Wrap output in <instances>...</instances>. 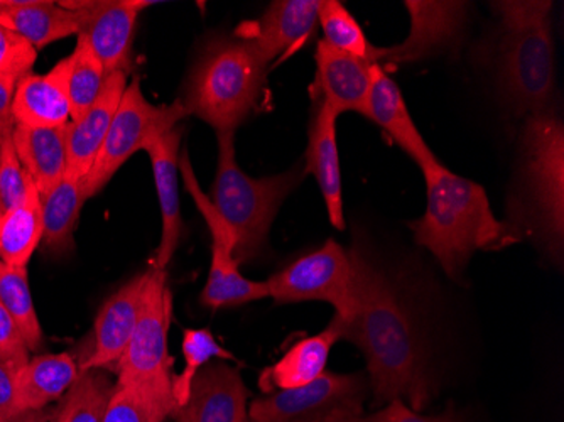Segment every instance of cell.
<instances>
[{
    "instance_id": "obj_9",
    "label": "cell",
    "mask_w": 564,
    "mask_h": 422,
    "mask_svg": "<svg viewBox=\"0 0 564 422\" xmlns=\"http://www.w3.org/2000/svg\"><path fill=\"white\" fill-rule=\"evenodd\" d=\"M369 380L362 374L325 372L306 386L253 399L250 422H325L338 411H364Z\"/></svg>"
},
{
    "instance_id": "obj_22",
    "label": "cell",
    "mask_w": 564,
    "mask_h": 422,
    "mask_svg": "<svg viewBox=\"0 0 564 422\" xmlns=\"http://www.w3.org/2000/svg\"><path fill=\"white\" fill-rule=\"evenodd\" d=\"M337 113L325 101L319 100L310 127L304 173H312L316 177L329 221L333 227L344 230V190L337 144Z\"/></svg>"
},
{
    "instance_id": "obj_26",
    "label": "cell",
    "mask_w": 564,
    "mask_h": 422,
    "mask_svg": "<svg viewBox=\"0 0 564 422\" xmlns=\"http://www.w3.org/2000/svg\"><path fill=\"white\" fill-rule=\"evenodd\" d=\"M68 126L14 127L15 152L40 196L47 195L65 177Z\"/></svg>"
},
{
    "instance_id": "obj_30",
    "label": "cell",
    "mask_w": 564,
    "mask_h": 422,
    "mask_svg": "<svg viewBox=\"0 0 564 422\" xmlns=\"http://www.w3.org/2000/svg\"><path fill=\"white\" fill-rule=\"evenodd\" d=\"M0 306L21 329L30 351L43 350V328L34 310L28 268H12L0 260Z\"/></svg>"
},
{
    "instance_id": "obj_38",
    "label": "cell",
    "mask_w": 564,
    "mask_h": 422,
    "mask_svg": "<svg viewBox=\"0 0 564 422\" xmlns=\"http://www.w3.org/2000/svg\"><path fill=\"white\" fill-rule=\"evenodd\" d=\"M373 415H376V422H462L453 405L442 414L423 415L421 412L413 411L401 399L388 402L382 411L373 412Z\"/></svg>"
},
{
    "instance_id": "obj_20",
    "label": "cell",
    "mask_w": 564,
    "mask_h": 422,
    "mask_svg": "<svg viewBox=\"0 0 564 422\" xmlns=\"http://www.w3.org/2000/svg\"><path fill=\"white\" fill-rule=\"evenodd\" d=\"M366 117L373 120L409 158H413L421 170L438 163L436 155L424 141L413 117L409 113L398 84L377 63L372 65Z\"/></svg>"
},
{
    "instance_id": "obj_21",
    "label": "cell",
    "mask_w": 564,
    "mask_h": 422,
    "mask_svg": "<svg viewBox=\"0 0 564 422\" xmlns=\"http://www.w3.org/2000/svg\"><path fill=\"white\" fill-rule=\"evenodd\" d=\"M68 56L46 75H25L12 101L15 126L59 127L72 122L68 98Z\"/></svg>"
},
{
    "instance_id": "obj_6",
    "label": "cell",
    "mask_w": 564,
    "mask_h": 422,
    "mask_svg": "<svg viewBox=\"0 0 564 422\" xmlns=\"http://www.w3.org/2000/svg\"><path fill=\"white\" fill-rule=\"evenodd\" d=\"M521 181L528 217L551 252L563 250L564 127L550 110L529 116L522 129Z\"/></svg>"
},
{
    "instance_id": "obj_16",
    "label": "cell",
    "mask_w": 564,
    "mask_h": 422,
    "mask_svg": "<svg viewBox=\"0 0 564 422\" xmlns=\"http://www.w3.org/2000/svg\"><path fill=\"white\" fill-rule=\"evenodd\" d=\"M319 0H275L256 22H247L236 36L250 41L271 65L303 47L318 30Z\"/></svg>"
},
{
    "instance_id": "obj_33",
    "label": "cell",
    "mask_w": 564,
    "mask_h": 422,
    "mask_svg": "<svg viewBox=\"0 0 564 422\" xmlns=\"http://www.w3.org/2000/svg\"><path fill=\"white\" fill-rule=\"evenodd\" d=\"M318 22L325 34V43L335 50L344 51L364 62L377 63L379 47L367 40L362 28L355 21L338 0H322L319 2Z\"/></svg>"
},
{
    "instance_id": "obj_41",
    "label": "cell",
    "mask_w": 564,
    "mask_h": 422,
    "mask_svg": "<svg viewBox=\"0 0 564 422\" xmlns=\"http://www.w3.org/2000/svg\"><path fill=\"white\" fill-rule=\"evenodd\" d=\"M325 422H376V415H366L364 411H338Z\"/></svg>"
},
{
    "instance_id": "obj_17",
    "label": "cell",
    "mask_w": 564,
    "mask_h": 422,
    "mask_svg": "<svg viewBox=\"0 0 564 422\" xmlns=\"http://www.w3.org/2000/svg\"><path fill=\"white\" fill-rule=\"evenodd\" d=\"M183 129L177 126L166 134L154 139L145 148L152 164L154 184H156L158 199H160L161 242L158 247L156 259L152 269L166 271L167 263L173 259L183 234L182 203H180V145H182Z\"/></svg>"
},
{
    "instance_id": "obj_35",
    "label": "cell",
    "mask_w": 564,
    "mask_h": 422,
    "mask_svg": "<svg viewBox=\"0 0 564 422\" xmlns=\"http://www.w3.org/2000/svg\"><path fill=\"white\" fill-rule=\"evenodd\" d=\"M14 129L0 136V217L24 202L33 181L19 161L12 139Z\"/></svg>"
},
{
    "instance_id": "obj_31",
    "label": "cell",
    "mask_w": 564,
    "mask_h": 422,
    "mask_svg": "<svg viewBox=\"0 0 564 422\" xmlns=\"http://www.w3.org/2000/svg\"><path fill=\"white\" fill-rule=\"evenodd\" d=\"M116 383L106 370L82 372L66 390L62 405L51 422H104Z\"/></svg>"
},
{
    "instance_id": "obj_27",
    "label": "cell",
    "mask_w": 564,
    "mask_h": 422,
    "mask_svg": "<svg viewBox=\"0 0 564 422\" xmlns=\"http://www.w3.org/2000/svg\"><path fill=\"white\" fill-rule=\"evenodd\" d=\"M87 202L80 180L65 176L47 195L41 196L43 206V240L41 249L53 257L66 256L75 249V235L82 206Z\"/></svg>"
},
{
    "instance_id": "obj_32",
    "label": "cell",
    "mask_w": 564,
    "mask_h": 422,
    "mask_svg": "<svg viewBox=\"0 0 564 422\" xmlns=\"http://www.w3.org/2000/svg\"><path fill=\"white\" fill-rule=\"evenodd\" d=\"M68 59V98L73 122L84 117L100 97L107 73L84 36H76V46Z\"/></svg>"
},
{
    "instance_id": "obj_24",
    "label": "cell",
    "mask_w": 564,
    "mask_h": 422,
    "mask_svg": "<svg viewBox=\"0 0 564 422\" xmlns=\"http://www.w3.org/2000/svg\"><path fill=\"white\" fill-rule=\"evenodd\" d=\"M80 376L69 354L40 355L31 358L14 376L15 404L28 418L43 421L41 412L58 401Z\"/></svg>"
},
{
    "instance_id": "obj_4",
    "label": "cell",
    "mask_w": 564,
    "mask_h": 422,
    "mask_svg": "<svg viewBox=\"0 0 564 422\" xmlns=\"http://www.w3.org/2000/svg\"><path fill=\"white\" fill-rule=\"evenodd\" d=\"M553 2H492L500 22V90L518 116L547 112L554 90Z\"/></svg>"
},
{
    "instance_id": "obj_29",
    "label": "cell",
    "mask_w": 564,
    "mask_h": 422,
    "mask_svg": "<svg viewBox=\"0 0 564 422\" xmlns=\"http://www.w3.org/2000/svg\"><path fill=\"white\" fill-rule=\"evenodd\" d=\"M174 408L173 382L116 386L104 422H164Z\"/></svg>"
},
{
    "instance_id": "obj_14",
    "label": "cell",
    "mask_w": 564,
    "mask_h": 422,
    "mask_svg": "<svg viewBox=\"0 0 564 422\" xmlns=\"http://www.w3.org/2000/svg\"><path fill=\"white\" fill-rule=\"evenodd\" d=\"M148 281L149 271L135 275L101 304L95 318L90 354L78 364L80 374L119 364L141 316Z\"/></svg>"
},
{
    "instance_id": "obj_11",
    "label": "cell",
    "mask_w": 564,
    "mask_h": 422,
    "mask_svg": "<svg viewBox=\"0 0 564 422\" xmlns=\"http://www.w3.org/2000/svg\"><path fill=\"white\" fill-rule=\"evenodd\" d=\"M188 192L193 195L199 214L207 220L212 234V266L202 293L203 306L218 311L269 297L265 282L250 281L240 274L236 260V237L218 215L212 199L203 195L199 184H192Z\"/></svg>"
},
{
    "instance_id": "obj_2",
    "label": "cell",
    "mask_w": 564,
    "mask_h": 422,
    "mask_svg": "<svg viewBox=\"0 0 564 422\" xmlns=\"http://www.w3.org/2000/svg\"><path fill=\"white\" fill-rule=\"evenodd\" d=\"M423 174L426 212L409 228L449 278L458 279L478 250H499L519 242L518 225L497 220L481 184L456 176L440 161L424 167Z\"/></svg>"
},
{
    "instance_id": "obj_12",
    "label": "cell",
    "mask_w": 564,
    "mask_h": 422,
    "mask_svg": "<svg viewBox=\"0 0 564 422\" xmlns=\"http://www.w3.org/2000/svg\"><path fill=\"white\" fill-rule=\"evenodd\" d=\"M80 15V33L97 58L112 73H129L132 68V43L139 14L148 8L142 0H82L59 2Z\"/></svg>"
},
{
    "instance_id": "obj_8",
    "label": "cell",
    "mask_w": 564,
    "mask_h": 422,
    "mask_svg": "<svg viewBox=\"0 0 564 422\" xmlns=\"http://www.w3.org/2000/svg\"><path fill=\"white\" fill-rule=\"evenodd\" d=\"M264 282L269 297L278 304L323 301L335 307L341 322L354 311V268L348 252L333 239Z\"/></svg>"
},
{
    "instance_id": "obj_23",
    "label": "cell",
    "mask_w": 564,
    "mask_h": 422,
    "mask_svg": "<svg viewBox=\"0 0 564 422\" xmlns=\"http://www.w3.org/2000/svg\"><path fill=\"white\" fill-rule=\"evenodd\" d=\"M338 339H341V322L335 316L322 333L294 343L281 360L262 370L259 376L262 392L294 389L318 379L326 372L329 351Z\"/></svg>"
},
{
    "instance_id": "obj_18",
    "label": "cell",
    "mask_w": 564,
    "mask_h": 422,
    "mask_svg": "<svg viewBox=\"0 0 564 422\" xmlns=\"http://www.w3.org/2000/svg\"><path fill=\"white\" fill-rule=\"evenodd\" d=\"M127 85L129 84L126 73H112L107 76L100 97L88 112L80 119L69 122L65 176L84 183L109 134L110 123L119 109Z\"/></svg>"
},
{
    "instance_id": "obj_40",
    "label": "cell",
    "mask_w": 564,
    "mask_h": 422,
    "mask_svg": "<svg viewBox=\"0 0 564 422\" xmlns=\"http://www.w3.org/2000/svg\"><path fill=\"white\" fill-rule=\"evenodd\" d=\"M19 80L0 76V136L14 129V117H12V101Z\"/></svg>"
},
{
    "instance_id": "obj_19",
    "label": "cell",
    "mask_w": 564,
    "mask_h": 422,
    "mask_svg": "<svg viewBox=\"0 0 564 422\" xmlns=\"http://www.w3.org/2000/svg\"><path fill=\"white\" fill-rule=\"evenodd\" d=\"M316 85L322 101L337 116L345 112L366 116L373 63L328 46L319 41L316 47Z\"/></svg>"
},
{
    "instance_id": "obj_5",
    "label": "cell",
    "mask_w": 564,
    "mask_h": 422,
    "mask_svg": "<svg viewBox=\"0 0 564 422\" xmlns=\"http://www.w3.org/2000/svg\"><path fill=\"white\" fill-rule=\"evenodd\" d=\"M217 139V176L210 199L236 237V260L242 266L261 256L279 208L306 173L297 166L275 176L250 177L237 163L236 134L221 132Z\"/></svg>"
},
{
    "instance_id": "obj_13",
    "label": "cell",
    "mask_w": 564,
    "mask_h": 422,
    "mask_svg": "<svg viewBox=\"0 0 564 422\" xmlns=\"http://www.w3.org/2000/svg\"><path fill=\"white\" fill-rule=\"evenodd\" d=\"M404 8L411 18L409 36L398 46L379 47L377 65L421 62L448 50L464 33L467 22L465 2L408 0Z\"/></svg>"
},
{
    "instance_id": "obj_34",
    "label": "cell",
    "mask_w": 564,
    "mask_h": 422,
    "mask_svg": "<svg viewBox=\"0 0 564 422\" xmlns=\"http://www.w3.org/2000/svg\"><path fill=\"white\" fill-rule=\"evenodd\" d=\"M183 357L185 367L182 374L173 376V398L177 405H183L189 398L193 380L207 367L212 358H224V360H236L230 351L225 350L215 338L210 329H185L183 333Z\"/></svg>"
},
{
    "instance_id": "obj_15",
    "label": "cell",
    "mask_w": 564,
    "mask_h": 422,
    "mask_svg": "<svg viewBox=\"0 0 564 422\" xmlns=\"http://www.w3.org/2000/svg\"><path fill=\"white\" fill-rule=\"evenodd\" d=\"M249 389L237 368L207 365L195 377L185 404L171 412L174 422H249Z\"/></svg>"
},
{
    "instance_id": "obj_25",
    "label": "cell",
    "mask_w": 564,
    "mask_h": 422,
    "mask_svg": "<svg viewBox=\"0 0 564 422\" xmlns=\"http://www.w3.org/2000/svg\"><path fill=\"white\" fill-rule=\"evenodd\" d=\"M0 25L14 31L36 50H43L55 41L78 36L80 15L59 2L0 0Z\"/></svg>"
},
{
    "instance_id": "obj_10",
    "label": "cell",
    "mask_w": 564,
    "mask_h": 422,
    "mask_svg": "<svg viewBox=\"0 0 564 422\" xmlns=\"http://www.w3.org/2000/svg\"><path fill=\"white\" fill-rule=\"evenodd\" d=\"M173 316V296L166 284V271L149 269L141 316L131 342L116 365V386L132 382H173V358L167 350V333Z\"/></svg>"
},
{
    "instance_id": "obj_28",
    "label": "cell",
    "mask_w": 564,
    "mask_h": 422,
    "mask_svg": "<svg viewBox=\"0 0 564 422\" xmlns=\"http://www.w3.org/2000/svg\"><path fill=\"white\" fill-rule=\"evenodd\" d=\"M43 240V206L36 186L24 202L0 217V260L12 268H28Z\"/></svg>"
},
{
    "instance_id": "obj_36",
    "label": "cell",
    "mask_w": 564,
    "mask_h": 422,
    "mask_svg": "<svg viewBox=\"0 0 564 422\" xmlns=\"http://www.w3.org/2000/svg\"><path fill=\"white\" fill-rule=\"evenodd\" d=\"M37 50L24 37L0 25V76L21 80L36 63Z\"/></svg>"
},
{
    "instance_id": "obj_39",
    "label": "cell",
    "mask_w": 564,
    "mask_h": 422,
    "mask_svg": "<svg viewBox=\"0 0 564 422\" xmlns=\"http://www.w3.org/2000/svg\"><path fill=\"white\" fill-rule=\"evenodd\" d=\"M0 422H40L22 414L15 404L14 376L0 365Z\"/></svg>"
},
{
    "instance_id": "obj_7",
    "label": "cell",
    "mask_w": 564,
    "mask_h": 422,
    "mask_svg": "<svg viewBox=\"0 0 564 422\" xmlns=\"http://www.w3.org/2000/svg\"><path fill=\"white\" fill-rule=\"evenodd\" d=\"M188 117L182 100L167 105H154L145 98L141 80L134 78L127 85L119 109L113 116L97 160L85 177V199L94 198L116 176L117 171L131 160L132 154L145 151L160 136L166 134Z\"/></svg>"
},
{
    "instance_id": "obj_1",
    "label": "cell",
    "mask_w": 564,
    "mask_h": 422,
    "mask_svg": "<svg viewBox=\"0 0 564 422\" xmlns=\"http://www.w3.org/2000/svg\"><path fill=\"white\" fill-rule=\"evenodd\" d=\"M348 257L354 268V311L345 322L337 316L341 339L366 355L373 404L401 399L421 412L433 399L436 383L413 314L366 246L355 244Z\"/></svg>"
},
{
    "instance_id": "obj_3",
    "label": "cell",
    "mask_w": 564,
    "mask_h": 422,
    "mask_svg": "<svg viewBox=\"0 0 564 422\" xmlns=\"http://www.w3.org/2000/svg\"><path fill=\"white\" fill-rule=\"evenodd\" d=\"M269 63L250 41L218 36L203 47L183 98L188 116L214 127L217 134L234 132L261 104Z\"/></svg>"
},
{
    "instance_id": "obj_37",
    "label": "cell",
    "mask_w": 564,
    "mask_h": 422,
    "mask_svg": "<svg viewBox=\"0 0 564 422\" xmlns=\"http://www.w3.org/2000/svg\"><path fill=\"white\" fill-rule=\"evenodd\" d=\"M30 360L31 351L21 329L8 311L0 306V365L15 376Z\"/></svg>"
}]
</instances>
